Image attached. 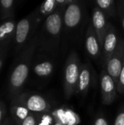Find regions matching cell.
Masks as SVG:
<instances>
[{
	"instance_id": "3",
	"label": "cell",
	"mask_w": 124,
	"mask_h": 125,
	"mask_svg": "<svg viewBox=\"0 0 124 125\" xmlns=\"http://www.w3.org/2000/svg\"><path fill=\"white\" fill-rule=\"evenodd\" d=\"M37 34L24 49L17 56L15 64L10 73L8 81V93L11 99L20 94L29 77L33 64V58L37 50Z\"/></svg>"
},
{
	"instance_id": "5",
	"label": "cell",
	"mask_w": 124,
	"mask_h": 125,
	"mask_svg": "<svg viewBox=\"0 0 124 125\" xmlns=\"http://www.w3.org/2000/svg\"><path fill=\"white\" fill-rule=\"evenodd\" d=\"M80 66L77 53L74 50L72 51L67 58L64 69L63 86L66 100H69L77 92Z\"/></svg>"
},
{
	"instance_id": "28",
	"label": "cell",
	"mask_w": 124,
	"mask_h": 125,
	"mask_svg": "<svg viewBox=\"0 0 124 125\" xmlns=\"http://www.w3.org/2000/svg\"><path fill=\"white\" fill-rule=\"evenodd\" d=\"M3 125H12L10 124V119L6 118V119H5V121H4V123L3 124Z\"/></svg>"
},
{
	"instance_id": "6",
	"label": "cell",
	"mask_w": 124,
	"mask_h": 125,
	"mask_svg": "<svg viewBox=\"0 0 124 125\" xmlns=\"http://www.w3.org/2000/svg\"><path fill=\"white\" fill-rule=\"evenodd\" d=\"M26 108L34 114L50 113L52 105L43 96L34 93H20L18 95Z\"/></svg>"
},
{
	"instance_id": "21",
	"label": "cell",
	"mask_w": 124,
	"mask_h": 125,
	"mask_svg": "<svg viewBox=\"0 0 124 125\" xmlns=\"http://www.w3.org/2000/svg\"><path fill=\"white\" fill-rule=\"evenodd\" d=\"M117 90H118V94L121 95H124V62L123 64V67L121 68V73L119 75L118 80Z\"/></svg>"
},
{
	"instance_id": "15",
	"label": "cell",
	"mask_w": 124,
	"mask_h": 125,
	"mask_svg": "<svg viewBox=\"0 0 124 125\" xmlns=\"http://www.w3.org/2000/svg\"><path fill=\"white\" fill-rule=\"evenodd\" d=\"M16 24L14 20H8L0 25V43L13 40Z\"/></svg>"
},
{
	"instance_id": "25",
	"label": "cell",
	"mask_w": 124,
	"mask_h": 125,
	"mask_svg": "<svg viewBox=\"0 0 124 125\" xmlns=\"http://www.w3.org/2000/svg\"><path fill=\"white\" fill-rule=\"evenodd\" d=\"M6 105L4 102L0 100V125H3V124L4 123V121L6 119Z\"/></svg>"
},
{
	"instance_id": "4",
	"label": "cell",
	"mask_w": 124,
	"mask_h": 125,
	"mask_svg": "<svg viewBox=\"0 0 124 125\" xmlns=\"http://www.w3.org/2000/svg\"><path fill=\"white\" fill-rule=\"evenodd\" d=\"M41 22L42 21L36 9L28 16L17 23L13 38L17 56L24 49L32 37L37 34V30Z\"/></svg>"
},
{
	"instance_id": "17",
	"label": "cell",
	"mask_w": 124,
	"mask_h": 125,
	"mask_svg": "<svg viewBox=\"0 0 124 125\" xmlns=\"http://www.w3.org/2000/svg\"><path fill=\"white\" fill-rule=\"evenodd\" d=\"M59 3L58 0H48L41 4V5L37 8L39 17L41 21H44L47 17L54 13L59 7Z\"/></svg>"
},
{
	"instance_id": "7",
	"label": "cell",
	"mask_w": 124,
	"mask_h": 125,
	"mask_svg": "<svg viewBox=\"0 0 124 125\" xmlns=\"http://www.w3.org/2000/svg\"><path fill=\"white\" fill-rule=\"evenodd\" d=\"M119 40L120 38L117 34L115 26L110 23L102 47V56L100 61L102 70L106 68L109 59L115 51Z\"/></svg>"
},
{
	"instance_id": "10",
	"label": "cell",
	"mask_w": 124,
	"mask_h": 125,
	"mask_svg": "<svg viewBox=\"0 0 124 125\" xmlns=\"http://www.w3.org/2000/svg\"><path fill=\"white\" fill-rule=\"evenodd\" d=\"M85 46L88 54L92 59L95 61L99 58L101 59L102 46L91 21L85 34Z\"/></svg>"
},
{
	"instance_id": "19",
	"label": "cell",
	"mask_w": 124,
	"mask_h": 125,
	"mask_svg": "<svg viewBox=\"0 0 124 125\" xmlns=\"http://www.w3.org/2000/svg\"><path fill=\"white\" fill-rule=\"evenodd\" d=\"M54 117L52 113H45L38 114L37 125H53Z\"/></svg>"
},
{
	"instance_id": "20",
	"label": "cell",
	"mask_w": 124,
	"mask_h": 125,
	"mask_svg": "<svg viewBox=\"0 0 124 125\" xmlns=\"http://www.w3.org/2000/svg\"><path fill=\"white\" fill-rule=\"evenodd\" d=\"M10 42H11V41L0 43V70H1V69L4 64V62L5 61L7 50H8Z\"/></svg>"
},
{
	"instance_id": "12",
	"label": "cell",
	"mask_w": 124,
	"mask_h": 125,
	"mask_svg": "<svg viewBox=\"0 0 124 125\" xmlns=\"http://www.w3.org/2000/svg\"><path fill=\"white\" fill-rule=\"evenodd\" d=\"M92 77L91 66L87 63L81 64L76 94H78L81 97L87 94L92 83Z\"/></svg>"
},
{
	"instance_id": "16",
	"label": "cell",
	"mask_w": 124,
	"mask_h": 125,
	"mask_svg": "<svg viewBox=\"0 0 124 125\" xmlns=\"http://www.w3.org/2000/svg\"><path fill=\"white\" fill-rule=\"evenodd\" d=\"M93 4L99 8L107 18H115L118 15L117 2L114 0H97L93 1Z\"/></svg>"
},
{
	"instance_id": "13",
	"label": "cell",
	"mask_w": 124,
	"mask_h": 125,
	"mask_svg": "<svg viewBox=\"0 0 124 125\" xmlns=\"http://www.w3.org/2000/svg\"><path fill=\"white\" fill-rule=\"evenodd\" d=\"M10 114L14 122L17 125H20L31 112L26 108L19 97L16 96L12 99L10 104Z\"/></svg>"
},
{
	"instance_id": "18",
	"label": "cell",
	"mask_w": 124,
	"mask_h": 125,
	"mask_svg": "<svg viewBox=\"0 0 124 125\" xmlns=\"http://www.w3.org/2000/svg\"><path fill=\"white\" fill-rule=\"evenodd\" d=\"M14 0H1L0 1V18L1 20L11 18L13 16L15 8Z\"/></svg>"
},
{
	"instance_id": "8",
	"label": "cell",
	"mask_w": 124,
	"mask_h": 125,
	"mask_svg": "<svg viewBox=\"0 0 124 125\" xmlns=\"http://www.w3.org/2000/svg\"><path fill=\"white\" fill-rule=\"evenodd\" d=\"M100 89L102 104L110 105L113 103L117 97V84L105 70H102L100 75Z\"/></svg>"
},
{
	"instance_id": "27",
	"label": "cell",
	"mask_w": 124,
	"mask_h": 125,
	"mask_svg": "<svg viewBox=\"0 0 124 125\" xmlns=\"http://www.w3.org/2000/svg\"><path fill=\"white\" fill-rule=\"evenodd\" d=\"M52 114H53V117H54V125H64V124L62 123V122L61 121V119L58 118L56 111L52 112Z\"/></svg>"
},
{
	"instance_id": "9",
	"label": "cell",
	"mask_w": 124,
	"mask_h": 125,
	"mask_svg": "<svg viewBox=\"0 0 124 125\" xmlns=\"http://www.w3.org/2000/svg\"><path fill=\"white\" fill-rule=\"evenodd\" d=\"M124 62V40H119L117 48L113 56L109 59L106 68L105 69L109 75L118 83L119 75L121 71Z\"/></svg>"
},
{
	"instance_id": "11",
	"label": "cell",
	"mask_w": 124,
	"mask_h": 125,
	"mask_svg": "<svg viewBox=\"0 0 124 125\" xmlns=\"http://www.w3.org/2000/svg\"><path fill=\"white\" fill-rule=\"evenodd\" d=\"M108 18L105 15V13L97 7L94 6L92 10L91 20V22L93 27L96 33L101 46L102 47L104 38L105 37L106 32L107 31L110 22H108Z\"/></svg>"
},
{
	"instance_id": "22",
	"label": "cell",
	"mask_w": 124,
	"mask_h": 125,
	"mask_svg": "<svg viewBox=\"0 0 124 125\" xmlns=\"http://www.w3.org/2000/svg\"><path fill=\"white\" fill-rule=\"evenodd\" d=\"M117 10L118 15L121 23V26L124 30V0L117 1Z\"/></svg>"
},
{
	"instance_id": "2",
	"label": "cell",
	"mask_w": 124,
	"mask_h": 125,
	"mask_svg": "<svg viewBox=\"0 0 124 125\" xmlns=\"http://www.w3.org/2000/svg\"><path fill=\"white\" fill-rule=\"evenodd\" d=\"M88 23L86 5L83 1L75 0L66 7L63 16L61 45L63 52L69 45L78 42L81 34Z\"/></svg>"
},
{
	"instance_id": "24",
	"label": "cell",
	"mask_w": 124,
	"mask_h": 125,
	"mask_svg": "<svg viewBox=\"0 0 124 125\" xmlns=\"http://www.w3.org/2000/svg\"><path fill=\"white\" fill-rule=\"evenodd\" d=\"M113 125H124V104L119 109Z\"/></svg>"
},
{
	"instance_id": "1",
	"label": "cell",
	"mask_w": 124,
	"mask_h": 125,
	"mask_svg": "<svg viewBox=\"0 0 124 125\" xmlns=\"http://www.w3.org/2000/svg\"><path fill=\"white\" fill-rule=\"evenodd\" d=\"M66 7L59 6L54 13L43 21L39 31L37 32V51L45 57L54 59L61 50L63 16Z\"/></svg>"
},
{
	"instance_id": "26",
	"label": "cell",
	"mask_w": 124,
	"mask_h": 125,
	"mask_svg": "<svg viewBox=\"0 0 124 125\" xmlns=\"http://www.w3.org/2000/svg\"><path fill=\"white\" fill-rule=\"evenodd\" d=\"M93 125H109V123L105 116L102 115H99L94 119Z\"/></svg>"
},
{
	"instance_id": "14",
	"label": "cell",
	"mask_w": 124,
	"mask_h": 125,
	"mask_svg": "<svg viewBox=\"0 0 124 125\" xmlns=\"http://www.w3.org/2000/svg\"><path fill=\"white\" fill-rule=\"evenodd\" d=\"M55 68V63L51 58L46 57L37 62L33 66V72L34 75L41 78H47L50 77Z\"/></svg>"
},
{
	"instance_id": "23",
	"label": "cell",
	"mask_w": 124,
	"mask_h": 125,
	"mask_svg": "<svg viewBox=\"0 0 124 125\" xmlns=\"http://www.w3.org/2000/svg\"><path fill=\"white\" fill-rule=\"evenodd\" d=\"M38 114L31 113L21 123L20 125H37Z\"/></svg>"
}]
</instances>
